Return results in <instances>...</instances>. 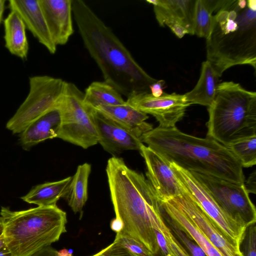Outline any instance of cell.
I'll return each instance as SVG.
<instances>
[{
    "mask_svg": "<svg viewBox=\"0 0 256 256\" xmlns=\"http://www.w3.org/2000/svg\"><path fill=\"white\" fill-rule=\"evenodd\" d=\"M72 9L80 34L104 82L128 98L150 93L157 80L136 62L112 30L82 0H72Z\"/></svg>",
    "mask_w": 256,
    "mask_h": 256,
    "instance_id": "cell-1",
    "label": "cell"
},
{
    "mask_svg": "<svg viewBox=\"0 0 256 256\" xmlns=\"http://www.w3.org/2000/svg\"><path fill=\"white\" fill-rule=\"evenodd\" d=\"M141 140L168 161L185 170L238 184L245 182L240 161L228 147L212 138L186 134L176 126H158L144 134Z\"/></svg>",
    "mask_w": 256,
    "mask_h": 256,
    "instance_id": "cell-2",
    "label": "cell"
},
{
    "mask_svg": "<svg viewBox=\"0 0 256 256\" xmlns=\"http://www.w3.org/2000/svg\"><path fill=\"white\" fill-rule=\"evenodd\" d=\"M106 172L116 218L122 224L120 232L141 242L154 256L158 254L152 220L160 204L150 182L116 156L108 160Z\"/></svg>",
    "mask_w": 256,
    "mask_h": 256,
    "instance_id": "cell-3",
    "label": "cell"
},
{
    "mask_svg": "<svg viewBox=\"0 0 256 256\" xmlns=\"http://www.w3.org/2000/svg\"><path fill=\"white\" fill-rule=\"evenodd\" d=\"M206 58L220 77L228 68L248 64L256 68V0L244 8L234 0L226 10L213 16L206 39Z\"/></svg>",
    "mask_w": 256,
    "mask_h": 256,
    "instance_id": "cell-4",
    "label": "cell"
},
{
    "mask_svg": "<svg viewBox=\"0 0 256 256\" xmlns=\"http://www.w3.org/2000/svg\"><path fill=\"white\" fill-rule=\"evenodd\" d=\"M4 246L12 256H30L58 241L66 232V214L56 205L12 211L2 207Z\"/></svg>",
    "mask_w": 256,
    "mask_h": 256,
    "instance_id": "cell-5",
    "label": "cell"
},
{
    "mask_svg": "<svg viewBox=\"0 0 256 256\" xmlns=\"http://www.w3.org/2000/svg\"><path fill=\"white\" fill-rule=\"evenodd\" d=\"M207 136L228 147L256 136V92L233 82L218 84L208 106Z\"/></svg>",
    "mask_w": 256,
    "mask_h": 256,
    "instance_id": "cell-6",
    "label": "cell"
},
{
    "mask_svg": "<svg viewBox=\"0 0 256 256\" xmlns=\"http://www.w3.org/2000/svg\"><path fill=\"white\" fill-rule=\"evenodd\" d=\"M84 92L66 82L57 104L60 122L57 138L87 149L98 143L94 120L95 110L86 104Z\"/></svg>",
    "mask_w": 256,
    "mask_h": 256,
    "instance_id": "cell-7",
    "label": "cell"
},
{
    "mask_svg": "<svg viewBox=\"0 0 256 256\" xmlns=\"http://www.w3.org/2000/svg\"><path fill=\"white\" fill-rule=\"evenodd\" d=\"M66 82L48 76L29 78L30 90L26 99L6 123L13 134H20L35 120L55 108Z\"/></svg>",
    "mask_w": 256,
    "mask_h": 256,
    "instance_id": "cell-8",
    "label": "cell"
},
{
    "mask_svg": "<svg viewBox=\"0 0 256 256\" xmlns=\"http://www.w3.org/2000/svg\"><path fill=\"white\" fill-rule=\"evenodd\" d=\"M228 216L246 227L256 222V210L244 185L213 176L190 172Z\"/></svg>",
    "mask_w": 256,
    "mask_h": 256,
    "instance_id": "cell-9",
    "label": "cell"
},
{
    "mask_svg": "<svg viewBox=\"0 0 256 256\" xmlns=\"http://www.w3.org/2000/svg\"><path fill=\"white\" fill-rule=\"evenodd\" d=\"M170 166L188 193L206 216L234 245L240 247L246 226L226 214L188 170L174 162Z\"/></svg>",
    "mask_w": 256,
    "mask_h": 256,
    "instance_id": "cell-10",
    "label": "cell"
},
{
    "mask_svg": "<svg viewBox=\"0 0 256 256\" xmlns=\"http://www.w3.org/2000/svg\"><path fill=\"white\" fill-rule=\"evenodd\" d=\"M126 102L136 110L153 116L159 122L158 126L165 128L176 126L191 105L184 94L176 92H164L158 97L150 93L135 94L128 98Z\"/></svg>",
    "mask_w": 256,
    "mask_h": 256,
    "instance_id": "cell-11",
    "label": "cell"
},
{
    "mask_svg": "<svg viewBox=\"0 0 256 256\" xmlns=\"http://www.w3.org/2000/svg\"><path fill=\"white\" fill-rule=\"evenodd\" d=\"M166 200L188 216L223 256H244L240 248L228 240L186 190L181 194Z\"/></svg>",
    "mask_w": 256,
    "mask_h": 256,
    "instance_id": "cell-12",
    "label": "cell"
},
{
    "mask_svg": "<svg viewBox=\"0 0 256 256\" xmlns=\"http://www.w3.org/2000/svg\"><path fill=\"white\" fill-rule=\"evenodd\" d=\"M139 151L146 166L147 179L160 200L176 196L184 192V187L173 171L169 161L144 144Z\"/></svg>",
    "mask_w": 256,
    "mask_h": 256,
    "instance_id": "cell-13",
    "label": "cell"
},
{
    "mask_svg": "<svg viewBox=\"0 0 256 256\" xmlns=\"http://www.w3.org/2000/svg\"><path fill=\"white\" fill-rule=\"evenodd\" d=\"M94 120L98 143L114 156L126 150H140L144 144L140 138L96 110Z\"/></svg>",
    "mask_w": 256,
    "mask_h": 256,
    "instance_id": "cell-14",
    "label": "cell"
},
{
    "mask_svg": "<svg viewBox=\"0 0 256 256\" xmlns=\"http://www.w3.org/2000/svg\"><path fill=\"white\" fill-rule=\"evenodd\" d=\"M54 44H66L74 30L72 0H39Z\"/></svg>",
    "mask_w": 256,
    "mask_h": 256,
    "instance_id": "cell-15",
    "label": "cell"
},
{
    "mask_svg": "<svg viewBox=\"0 0 256 256\" xmlns=\"http://www.w3.org/2000/svg\"><path fill=\"white\" fill-rule=\"evenodd\" d=\"M8 6L16 12L38 42L52 54L56 50L50 33L39 0H10Z\"/></svg>",
    "mask_w": 256,
    "mask_h": 256,
    "instance_id": "cell-16",
    "label": "cell"
},
{
    "mask_svg": "<svg viewBox=\"0 0 256 256\" xmlns=\"http://www.w3.org/2000/svg\"><path fill=\"white\" fill-rule=\"evenodd\" d=\"M154 6L156 20L160 26L169 24L182 25L194 35V19L196 0H147Z\"/></svg>",
    "mask_w": 256,
    "mask_h": 256,
    "instance_id": "cell-17",
    "label": "cell"
},
{
    "mask_svg": "<svg viewBox=\"0 0 256 256\" xmlns=\"http://www.w3.org/2000/svg\"><path fill=\"white\" fill-rule=\"evenodd\" d=\"M94 108L140 138L154 128L152 124L146 122L148 118V114L126 102L122 104L98 106Z\"/></svg>",
    "mask_w": 256,
    "mask_h": 256,
    "instance_id": "cell-18",
    "label": "cell"
},
{
    "mask_svg": "<svg viewBox=\"0 0 256 256\" xmlns=\"http://www.w3.org/2000/svg\"><path fill=\"white\" fill-rule=\"evenodd\" d=\"M60 122V113L56 106L35 120L20 134L22 146L28 150L46 140L56 138Z\"/></svg>",
    "mask_w": 256,
    "mask_h": 256,
    "instance_id": "cell-19",
    "label": "cell"
},
{
    "mask_svg": "<svg viewBox=\"0 0 256 256\" xmlns=\"http://www.w3.org/2000/svg\"><path fill=\"white\" fill-rule=\"evenodd\" d=\"M160 202L164 212L200 247L206 256H223L190 219L172 202L168 200Z\"/></svg>",
    "mask_w": 256,
    "mask_h": 256,
    "instance_id": "cell-20",
    "label": "cell"
},
{
    "mask_svg": "<svg viewBox=\"0 0 256 256\" xmlns=\"http://www.w3.org/2000/svg\"><path fill=\"white\" fill-rule=\"evenodd\" d=\"M5 47L8 52L22 60H26L29 45L26 27L20 16L10 11L4 20Z\"/></svg>",
    "mask_w": 256,
    "mask_h": 256,
    "instance_id": "cell-21",
    "label": "cell"
},
{
    "mask_svg": "<svg viewBox=\"0 0 256 256\" xmlns=\"http://www.w3.org/2000/svg\"><path fill=\"white\" fill-rule=\"evenodd\" d=\"M220 78L210 63L207 60L204 62L198 82L192 90L184 94L187 100L191 104L209 106L215 98Z\"/></svg>",
    "mask_w": 256,
    "mask_h": 256,
    "instance_id": "cell-22",
    "label": "cell"
},
{
    "mask_svg": "<svg viewBox=\"0 0 256 256\" xmlns=\"http://www.w3.org/2000/svg\"><path fill=\"white\" fill-rule=\"evenodd\" d=\"M72 178V176H68L60 180L38 184L21 198L38 206H55L60 198L66 196Z\"/></svg>",
    "mask_w": 256,
    "mask_h": 256,
    "instance_id": "cell-23",
    "label": "cell"
},
{
    "mask_svg": "<svg viewBox=\"0 0 256 256\" xmlns=\"http://www.w3.org/2000/svg\"><path fill=\"white\" fill-rule=\"evenodd\" d=\"M91 166L86 162L79 165L72 177L66 196L68 204L74 213L81 212L88 200V178Z\"/></svg>",
    "mask_w": 256,
    "mask_h": 256,
    "instance_id": "cell-24",
    "label": "cell"
},
{
    "mask_svg": "<svg viewBox=\"0 0 256 256\" xmlns=\"http://www.w3.org/2000/svg\"><path fill=\"white\" fill-rule=\"evenodd\" d=\"M84 100L93 108L98 106L122 104L126 102L116 88L104 81L92 82L85 90Z\"/></svg>",
    "mask_w": 256,
    "mask_h": 256,
    "instance_id": "cell-25",
    "label": "cell"
},
{
    "mask_svg": "<svg viewBox=\"0 0 256 256\" xmlns=\"http://www.w3.org/2000/svg\"><path fill=\"white\" fill-rule=\"evenodd\" d=\"M240 161L242 167L256 164V136L244 139L228 147Z\"/></svg>",
    "mask_w": 256,
    "mask_h": 256,
    "instance_id": "cell-26",
    "label": "cell"
},
{
    "mask_svg": "<svg viewBox=\"0 0 256 256\" xmlns=\"http://www.w3.org/2000/svg\"><path fill=\"white\" fill-rule=\"evenodd\" d=\"M213 16L206 8L201 0H196L194 19V34L206 39L212 28Z\"/></svg>",
    "mask_w": 256,
    "mask_h": 256,
    "instance_id": "cell-27",
    "label": "cell"
},
{
    "mask_svg": "<svg viewBox=\"0 0 256 256\" xmlns=\"http://www.w3.org/2000/svg\"><path fill=\"white\" fill-rule=\"evenodd\" d=\"M161 210L162 209L156 214V222L160 230L166 240L172 254L173 256H190L166 224L162 216Z\"/></svg>",
    "mask_w": 256,
    "mask_h": 256,
    "instance_id": "cell-28",
    "label": "cell"
},
{
    "mask_svg": "<svg viewBox=\"0 0 256 256\" xmlns=\"http://www.w3.org/2000/svg\"><path fill=\"white\" fill-rule=\"evenodd\" d=\"M162 208V207H161ZM163 218L174 234L184 246L190 256H206L200 247L192 239L189 238L183 231L180 230L176 224L164 212L162 208Z\"/></svg>",
    "mask_w": 256,
    "mask_h": 256,
    "instance_id": "cell-29",
    "label": "cell"
},
{
    "mask_svg": "<svg viewBox=\"0 0 256 256\" xmlns=\"http://www.w3.org/2000/svg\"><path fill=\"white\" fill-rule=\"evenodd\" d=\"M114 241L136 256H154L141 242L122 232L116 233Z\"/></svg>",
    "mask_w": 256,
    "mask_h": 256,
    "instance_id": "cell-30",
    "label": "cell"
},
{
    "mask_svg": "<svg viewBox=\"0 0 256 256\" xmlns=\"http://www.w3.org/2000/svg\"><path fill=\"white\" fill-rule=\"evenodd\" d=\"M242 244V252L244 256H256V224L246 227L240 245Z\"/></svg>",
    "mask_w": 256,
    "mask_h": 256,
    "instance_id": "cell-31",
    "label": "cell"
},
{
    "mask_svg": "<svg viewBox=\"0 0 256 256\" xmlns=\"http://www.w3.org/2000/svg\"><path fill=\"white\" fill-rule=\"evenodd\" d=\"M160 208L154 214L152 220V225L154 228L156 242L159 248L160 253L162 256H173L166 240L163 234L160 230L156 222V214L160 210Z\"/></svg>",
    "mask_w": 256,
    "mask_h": 256,
    "instance_id": "cell-32",
    "label": "cell"
},
{
    "mask_svg": "<svg viewBox=\"0 0 256 256\" xmlns=\"http://www.w3.org/2000/svg\"><path fill=\"white\" fill-rule=\"evenodd\" d=\"M92 256H136L126 248L114 241L106 248Z\"/></svg>",
    "mask_w": 256,
    "mask_h": 256,
    "instance_id": "cell-33",
    "label": "cell"
},
{
    "mask_svg": "<svg viewBox=\"0 0 256 256\" xmlns=\"http://www.w3.org/2000/svg\"><path fill=\"white\" fill-rule=\"evenodd\" d=\"M234 0H201L202 3L208 12L212 14L227 9Z\"/></svg>",
    "mask_w": 256,
    "mask_h": 256,
    "instance_id": "cell-34",
    "label": "cell"
},
{
    "mask_svg": "<svg viewBox=\"0 0 256 256\" xmlns=\"http://www.w3.org/2000/svg\"><path fill=\"white\" fill-rule=\"evenodd\" d=\"M165 82L162 80H157V81L150 86V93L154 96L158 97L162 94L164 92L163 89Z\"/></svg>",
    "mask_w": 256,
    "mask_h": 256,
    "instance_id": "cell-35",
    "label": "cell"
},
{
    "mask_svg": "<svg viewBox=\"0 0 256 256\" xmlns=\"http://www.w3.org/2000/svg\"><path fill=\"white\" fill-rule=\"evenodd\" d=\"M172 32L178 38H182L186 34H189L188 30L178 24L171 23L167 25Z\"/></svg>",
    "mask_w": 256,
    "mask_h": 256,
    "instance_id": "cell-36",
    "label": "cell"
},
{
    "mask_svg": "<svg viewBox=\"0 0 256 256\" xmlns=\"http://www.w3.org/2000/svg\"><path fill=\"white\" fill-rule=\"evenodd\" d=\"M30 256H60L58 252L55 249L48 246L45 247L35 253L33 254Z\"/></svg>",
    "mask_w": 256,
    "mask_h": 256,
    "instance_id": "cell-37",
    "label": "cell"
},
{
    "mask_svg": "<svg viewBox=\"0 0 256 256\" xmlns=\"http://www.w3.org/2000/svg\"><path fill=\"white\" fill-rule=\"evenodd\" d=\"M256 173L254 170L248 176L246 184L244 183L246 189L248 193L256 194Z\"/></svg>",
    "mask_w": 256,
    "mask_h": 256,
    "instance_id": "cell-38",
    "label": "cell"
},
{
    "mask_svg": "<svg viewBox=\"0 0 256 256\" xmlns=\"http://www.w3.org/2000/svg\"><path fill=\"white\" fill-rule=\"evenodd\" d=\"M110 228L115 232H120L122 228V224L121 222L116 218L110 222Z\"/></svg>",
    "mask_w": 256,
    "mask_h": 256,
    "instance_id": "cell-39",
    "label": "cell"
},
{
    "mask_svg": "<svg viewBox=\"0 0 256 256\" xmlns=\"http://www.w3.org/2000/svg\"><path fill=\"white\" fill-rule=\"evenodd\" d=\"M6 0H0V25L2 21L3 14L5 9Z\"/></svg>",
    "mask_w": 256,
    "mask_h": 256,
    "instance_id": "cell-40",
    "label": "cell"
},
{
    "mask_svg": "<svg viewBox=\"0 0 256 256\" xmlns=\"http://www.w3.org/2000/svg\"><path fill=\"white\" fill-rule=\"evenodd\" d=\"M0 256H12L5 246L0 249Z\"/></svg>",
    "mask_w": 256,
    "mask_h": 256,
    "instance_id": "cell-41",
    "label": "cell"
},
{
    "mask_svg": "<svg viewBox=\"0 0 256 256\" xmlns=\"http://www.w3.org/2000/svg\"><path fill=\"white\" fill-rule=\"evenodd\" d=\"M4 246V240H3V238H2V235L1 234L0 236V249L1 248H2V247Z\"/></svg>",
    "mask_w": 256,
    "mask_h": 256,
    "instance_id": "cell-42",
    "label": "cell"
},
{
    "mask_svg": "<svg viewBox=\"0 0 256 256\" xmlns=\"http://www.w3.org/2000/svg\"><path fill=\"white\" fill-rule=\"evenodd\" d=\"M2 224L0 222V236L2 234Z\"/></svg>",
    "mask_w": 256,
    "mask_h": 256,
    "instance_id": "cell-43",
    "label": "cell"
}]
</instances>
